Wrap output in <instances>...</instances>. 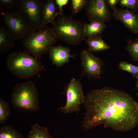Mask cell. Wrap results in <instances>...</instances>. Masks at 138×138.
Instances as JSON below:
<instances>
[{
	"mask_svg": "<svg viewBox=\"0 0 138 138\" xmlns=\"http://www.w3.org/2000/svg\"><path fill=\"white\" fill-rule=\"evenodd\" d=\"M70 48L61 45H52L49 52V57L52 64L57 67L63 66L69 61L70 58H76L75 54H71Z\"/></svg>",
	"mask_w": 138,
	"mask_h": 138,
	"instance_id": "cell-12",
	"label": "cell"
},
{
	"mask_svg": "<svg viewBox=\"0 0 138 138\" xmlns=\"http://www.w3.org/2000/svg\"><path fill=\"white\" fill-rule=\"evenodd\" d=\"M105 1L107 5L113 11L117 8L116 5L119 3V0H105Z\"/></svg>",
	"mask_w": 138,
	"mask_h": 138,
	"instance_id": "cell-26",
	"label": "cell"
},
{
	"mask_svg": "<svg viewBox=\"0 0 138 138\" xmlns=\"http://www.w3.org/2000/svg\"><path fill=\"white\" fill-rule=\"evenodd\" d=\"M6 26L20 41L34 30L24 16L18 10L13 9L1 13Z\"/></svg>",
	"mask_w": 138,
	"mask_h": 138,
	"instance_id": "cell-6",
	"label": "cell"
},
{
	"mask_svg": "<svg viewBox=\"0 0 138 138\" xmlns=\"http://www.w3.org/2000/svg\"><path fill=\"white\" fill-rule=\"evenodd\" d=\"M126 49L132 59L138 62V39L134 40H128Z\"/></svg>",
	"mask_w": 138,
	"mask_h": 138,
	"instance_id": "cell-19",
	"label": "cell"
},
{
	"mask_svg": "<svg viewBox=\"0 0 138 138\" xmlns=\"http://www.w3.org/2000/svg\"><path fill=\"white\" fill-rule=\"evenodd\" d=\"M52 29L57 39L73 45L85 39L84 24L63 13L59 15L52 24Z\"/></svg>",
	"mask_w": 138,
	"mask_h": 138,
	"instance_id": "cell-3",
	"label": "cell"
},
{
	"mask_svg": "<svg viewBox=\"0 0 138 138\" xmlns=\"http://www.w3.org/2000/svg\"><path fill=\"white\" fill-rule=\"evenodd\" d=\"M13 107L36 111L39 109L38 89L34 83L29 81L16 84L11 95Z\"/></svg>",
	"mask_w": 138,
	"mask_h": 138,
	"instance_id": "cell-4",
	"label": "cell"
},
{
	"mask_svg": "<svg viewBox=\"0 0 138 138\" xmlns=\"http://www.w3.org/2000/svg\"><path fill=\"white\" fill-rule=\"evenodd\" d=\"M112 15L115 19L120 21L129 30L134 34L138 33L137 16L131 10L117 8Z\"/></svg>",
	"mask_w": 138,
	"mask_h": 138,
	"instance_id": "cell-11",
	"label": "cell"
},
{
	"mask_svg": "<svg viewBox=\"0 0 138 138\" xmlns=\"http://www.w3.org/2000/svg\"><path fill=\"white\" fill-rule=\"evenodd\" d=\"M46 128L35 123L31 126L27 138H53Z\"/></svg>",
	"mask_w": 138,
	"mask_h": 138,
	"instance_id": "cell-17",
	"label": "cell"
},
{
	"mask_svg": "<svg viewBox=\"0 0 138 138\" xmlns=\"http://www.w3.org/2000/svg\"><path fill=\"white\" fill-rule=\"evenodd\" d=\"M137 79V80L135 82V85L137 89V92L136 94L137 96H138V78Z\"/></svg>",
	"mask_w": 138,
	"mask_h": 138,
	"instance_id": "cell-27",
	"label": "cell"
},
{
	"mask_svg": "<svg viewBox=\"0 0 138 138\" xmlns=\"http://www.w3.org/2000/svg\"><path fill=\"white\" fill-rule=\"evenodd\" d=\"M84 104L86 112L82 127L84 130L103 124L123 132L138 125V101L124 91L107 87L93 89Z\"/></svg>",
	"mask_w": 138,
	"mask_h": 138,
	"instance_id": "cell-1",
	"label": "cell"
},
{
	"mask_svg": "<svg viewBox=\"0 0 138 138\" xmlns=\"http://www.w3.org/2000/svg\"><path fill=\"white\" fill-rule=\"evenodd\" d=\"M42 21L38 31L44 29L49 23L52 24L54 19L59 15L57 8L53 0H42Z\"/></svg>",
	"mask_w": 138,
	"mask_h": 138,
	"instance_id": "cell-13",
	"label": "cell"
},
{
	"mask_svg": "<svg viewBox=\"0 0 138 138\" xmlns=\"http://www.w3.org/2000/svg\"><path fill=\"white\" fill-rule=\"evenodd\" d=\"M16 39L12 33L0 24V53H5L15 46Z\"/></svg>",
	"mask_w": 138,
	"mask_h": 138,
	"instance_id": "cell-14",
	"label": "cell"
},
{
	"mask_svg": "<svg viewBox=\"0 0 138 138\" xmlns=\"http://www.w3.org/2000/svg\"><path fill=\"white\" fill-rule=\"evenodd\" d=\"M118 67L120 70L130 73L133 77L138 78V66L125 61H121L119 62Z\"/></svg>",
	"mask_w": 138,
	"mask_h": 138,
	"instance_id": "cell-21",
	"label": "cell"
},
{
	"mask_svg": "<svg viewBox=\"0 0 138 138\" xmlns=\"http://www.w3.org/2000/svg\"><path fill=\"white\" fill-rule=\"evenodd\" d=\"M85 9L90 22L99 21L105 22L110 20L111 13L105 0H87Z\"/></svg>",
	"mask_w": 138,
	"mask_h": 138,
	"instance_id": "cell-10",
	"label": "cell"
},
{
	"mask_svg": "<svg viewBox=\"0 0 138 138\" xmlns=\"http://www.w3.org/2000/svg\"><path fill=\"white\" fill-rule=\"evenodd\" d=\"M0 138H23V136L11 125H6L0 128Z\"/></svg>",
	"mask_w": 138,
	"mask_h": 138,
	"instance_id": "cell-18",
	"label": "cell"
},
{
	"mask_svg": "<svg viewBox=\"0 0 138 138\" xmlns=\"http://www.w3.org/2000/svg\"><path fill=\"white\" fill-rule=\"evenodd\" d=\"M42 3L40 0H18V10L34 30L40 28L42 21Z\"/></svg>",
	"mask_w": 138,
	"mask_h": 138,
	"instance_id": "cell-8",
	"label": "cell"
},
{
	"mask_svg": "<svg viewBox=\"0 0 138 138\" xmlns=\"http://www.w3.org/2000/svg\"><path fill=\"white\" fill-rule=\"evenodd\" d=\"M84 40L88 46V49L91 52L101 51L110 48V47L99 35L89 37Z\"/></svg>",
	"mask_w": 138,
	"mask_h": 138,
	"instance_id": "cell-15",
	"label": "cell"
},
{
	"mask_svg": "<svg viewBox=\"0 0 138 138\" xmlns=\"http://www.w3.org/2000/svg\"><path fill=\"white\" fill-rule=\"evenodd\" d=\"M41 55L35 57L26 51L12 52L7 56L6 64L8 70L20 79H27L46 70L41 62Z\"/></svg>",
	"mask_w": 138,
	"mask_h": 138,
	"instance_id": "cell-2",
	"label": "cell"
},
{
	"mask_svg": "<svg viewBox=\"0 0 138 138\" xmlns=\"http://www.w3.org/2000/svg\"><path fill=\"white\" fill-rule=\"evenodd\" d=\"M87 0H71V8L72 15L77 14L85 8Z\"/></svg>",
	"mask_w": 138,
	"mask_h": 138,
	"instance_id": "cell-22",
	"label": "cell"
},
{
	"mask_svg": "<svg viewBox=\"0 0 138 138\" xmlns=\"http://www.w3.org/2000/svg\"><path fill=\"white\" fill-rule=\"evenodd\" d=\"M57 40L51 28L46 26L40 31L31 32L22 40V42L25 51L37 57L49 52Z\"/></svg>",
	"mask_w": 138,
	"mask_h": 138,
	"instance_id": "cell-5",
	"label": "cell"
},
{
	"mask_svg": "<svg viewBox=\"0 0 138 138\" xmlns=\"http://www.w3.org/2000/svg\"><path fill=\"white\" fill-rule=\"evenodd\" d=\"M106 27L105 22L95 21L89 24H84V34L85 37L99 35L104 31Z\"/></svg>",
	"mask_w": 138,
	"mask_h": 138,
	"instance_id": "cell-16",
	"label": "cell"
},
{
	"mask_svg": "<svg viewBox=\"0 0 138 138\" xmlns=\"http://www.w3.org/2000/svg\"><path fill=\"white\" fill-rule=\"evenodd\" d=\"M119 3L122 7H125L135 11L138 8V0H119Z\"/></svg>",
	"mask_w": 138,
	"mask_h": 138,
	"instance_id": "cell-23",
	"label": "cell"
},
{
	"mask_svg": "<svg viewBox=\"0 0 138 138\" xmlns=\"http://www.w3.org/2000/svg\"><path fill=\"white\" fill-rule=\"evenodd\" d=\"M66 102L64 106L59 109L65 114L80 110V106L85 102L86 96L84 95L80 81L72 77L65 87Z\"/></svg>",
	"mask_w": 138,
	"mask_h": 138,
	"instance_id": "cell-7",
	"label": "cell"
},
{
	"mask_svg": "<svg viewBox=\"0 0 138 138\" xmlns=\"http://www.w3.org/2000/svg\"><path fill=\"white\" fill-rule=\"evenodd\" d=\"M82 71L88 77L100 79L104 63L88 49L82 50L80 53Z\"/></svg>",
	"mask_w": 138,
	"mask_h": 138,
	"instance_id": "cell-9",
	"label": "cell"
},
{
	"mask_svg": "<svg viewBox=\"0 0 138 138\" xmlns=\"http://www.w3.org/2000/svg\"><path fill=\"white\" fill-rule=\"evenodd\" d=\"M54 1L59 10L58 11L59 15L62 14V12H63V7L64 6L68 3L69 1L68 0H55Z\"/></svg>",
	"mask_w": 138,
	"mask_h": 138,
	"instance_id": "cell-25",
	"label": "cell"
},
{
	"mask_svg": "<svg viewBox=\"0 0 138 138\" xmlns=\"http://www.w3.org/2000/svg\"><path fill=\"white\" fill-rule=\"evenodd\" d=\"M18 0H0L1 8L12 10L17 4Z\"/></svg>",
	"mask_w": 138,
	"mask_h": 138,
	"instance_id": "cell-24",
	"label": "cell"
},
{
	"mask_svg": "<svg viewBox=\"0 0 138 138\" xmlns=\"http://www.w3.org/2000/svg\"></svg>",
	"mask_w": 138,
	"mask_h": 138,
	"instance_id": "cell-28",
	"label": "cell"
},
{
	"mask_svg": "<svg viewBox=\"0 0 138 138\" xmlns=\"http://www.w3.org/2000/svg\"><path fill=\"white\" fill-rule=\"evenodd\" d=\"M10 114L9 103L0 97V124L5 123Z\"/></svg>",
	"mask_w": 138,
	"mask_h": 138,
	"instance_id": "cell-20",
	"label": "cell"
}]
</instances>
